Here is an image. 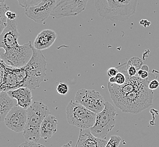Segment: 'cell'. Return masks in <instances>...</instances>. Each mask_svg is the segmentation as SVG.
<instances>
[{
  "label": "cell",
  "mask_w": 159,
  "mask_h": 147,
  "mask_svg": "<svg viewBox=\"0 0 159 147\" xmlns=\"http://www.w3.org/2000/svg\"><path fill=\"white\" fill-rule=\"evenodd\" d=\"M47 62L41 50L33 46L30 61L23 67L12 68L1 61V91H9L20 87L35 89L46 77Z\"/></svg>",
  "instance_id": "6da1fadb"
},
{
  "label": "cell",
  "mask_w": 159,
  "mask_h": 147,
  "mask_svg": "<svg viewBox=\"0 0 159 147\" xmlns=\"http://www.w3.org/2000/svg\"><path fill=\"white\" fill-rule=\"evenodd\" d=\"M19 36L16 19H8L7 27L0 34V48L5 50V53L1 55V60L12 68L24 66L30 61L33 55L31 41L19 45Z\"/></svg>",
  "instance_id": "7a4b0ae2"
},
{
  "label": "cell",
  "mask_w": 159,
  "mask_h": 147,
  "mask_svg": "<svg viewBox=\"0 0 159 147\" xmlns=\"http://www.w3.org/2000/svg\"><path fill=\"white\" fill-rule=\"evenodd\" d=\"M111 98L122 112L138 114L152 105L154 93L146 86Z\"/></svg>",
  "instance_id": "3957f363"
},
{
  "label": "cell",
  "mask_w": 159,
  "mask_h": 147,
  "mask_svg": "<svg viewBox=\"0 0 159 147\" xmlns=\"http://www.w3.org/2000/svg\"><path fill=\"white\" fill-rule=\"evenodd\" d=\"M138 0H95L99 16L112 21H125L134 14Z\"/></svg>",
  "instance_id": "277c9868"
},
{
  "label": "cell",
  "mask_w": 159,
  "mask_h": 147,
  "mask_svg": "<svg viewBox=\"0 0 159 147\" xmlns=\"http://www.w3.org/2000/svg\"><path fill=\"white\" fill-rule=\"evenodd\" d=\"M27 122L23 136L27 140L39 141L40 127L43 120L50 114L49 107L42 101H34L27 109Z\"/></svg>",
  "instance_id": "5b68a950"
},
{
  "label": "cell",
  "mask_w": 159,
  "mask_h": 147,
  "mask_svg": "<svg viewBox=\"0 0 159 147\" xmlns=\"http://www.w3.org/2000/svg\"><path fill=\"white\" fill-rule=\"evenodd\" d=\"M97 114L79 103L71 100L66 107V117L69 124L80 129H88L94 126Z\"/></svg>",
  "instance_id": "8992f818"
},
{
  "label": "cell",
  "mask_w": 159,
  "mask_h": 147,
  "mask_svg": "<svg viewBox=\"0 0 159 147\" xmlns=\"http://www.w3.org/2000/svg\"><path fill=\"white\" fill-rule=\"evenodd\" d=\"M116 110L108 101H106L104 109L97 114L94 126L90 131L97 138L105 139L108 133L115 127L116 123Z\"/></svg>",
  "instance_id": "52a82bcc"
},
{
  "label": "cell",
  "mask_w": 159,
  "mask_h": 147,
  "mask_svg": "<svg viewBox=\"0 0 159 147\" xmlns=\"http://www.w3.org/2000/svg\"><path fill=\"white\" fill-rule=\"evenodd\" d=\"M89 0H57L50 16L56 19L79 15L86 9Z\"/></svg>",
  "instance_id": "ba28073f"
},
{
  "label": "cell",
  "mask_w": 159,
  "mask_h": 147,
  "mask_svg": "<svg viewBox=\"0 0 159 147\" xmlns=\"http://www.w3.org/2000/svg\"><path fill=\"white\" fill-rule=\"evenodd\" d=\"M75 100V102L96 114L100 113L105 107L104 98L99 92L95 90L80 89L76 93Z\"/></svg>",
  "instance_id": "9c48e42d"
},
{
  "label": "cell",
  "mask_w": 159,
  "mask_h": 147,
  "mask_svg": "<svg viewBox=\"0 0 159 147\" xmlns=\"http://www.w3.org/2000/svg\"><path fill=\"white\" fill-rule=\"evenodd\" d=\"M27 118V109L16 104L7 114L4 122L8 129L16 132H21L25 130Z\"/></svg>",
  "instance_id": "30bf717a"
},
{
  "label": "cell",
  "mask_w": 159,
  "mask_h": 147,
  "mask_svg": "<svg viewBox=\"0 0 159 147\" xmlns=\"http://www.w3.org/2000/svg\"><path fill=\"white\" fill-rule=\"evenodd\" d=\"M55 4L53 0H42L36 5L25 9V14L35 22L43 23L50 16Z\"/></svg>",
  "instance_id": "8fae6325"
},
{
  "label": "cell",
  "mask_w": 159,
  "mask_h": 147,
  "mask_svg": "<svg viewBox=\"0 0 159 147\" xmlns=\"http://www.w3.org/2000/svg\"><path fill=\"white\" fill-rule=\"evenodd\" d=\"M108 141L92 134L90 129H80L75 147H106Z\"/></svg>",
  "instance_id": "7c38bea8"
},
{
  "label": "cell",
  "mask_w": 159,
  "mask_h": 147,
  "mask_svg": "<svg viewBox=\"0 0 159 147\" xmlns=\"http://www.w3.org/2000/svg\"><path fill=\"white\" fill-rule=\"evenodd\" d=\"M57 38V34L55 31L49 29L43 30L37 35L33 46L39 50L48 49L52 46Z\"/></svg>",
  "instance_id": "4fadbf2b"
},
{
  "label": "cell",
  "mask_w": 159,
  "mask_h": 147,
  "mask_svg": "<svg viewBox=\"0 0 159 147\" xmlns=\"http://www.w3.org/2000/svg\"><path fill=\"white\" fill-rule=\"evenodd\" d=\"M11 97L16 99L17 105L19 107L27 109L32 104V95L31 89L26 87H20L16 89L7 91Z\"/></svg>",
  "instance_id": "5bb4252c"
},
{
  "label": "cell",
  "mask_w": 159,
  "mask_h": 147,
  "mask_svg": "<svg viewBox=\"0 0 159 147\" xmlns=\"http://www.w3.org/2000/svg\"><path fill=\"white\" fill-rule=\"evenodd\" d=\"M58 121L56 117L49 114L43 120L40 127L41 138L43 139H49L52 138L57 131Z\"/></svg>",
  "instance_id": "9a60e30c"
},
{
  "label": "cell",
  "mask_w": 159,
  "mask_h": 147,
  "mask_svg": "<svg viewBox=\"0 0 159 147\" xmlns=\"http://www.w3.org/2000/svg\"><path fill=\"white\" fill-rule=\"evenodd\" d=\"M16 103L14 98L11 97L7 92L1 91L0 93V118L1 122L5 120L7 114L9 113L12 107L16 106Z\"/></svg>",
  "instance_id": "2e32d148"
},
{
  "label": "cell",
  "mask_w": 159,
  "mask_h": 147,
  "mask_svg": "<svg viewBox=\"0 0 159 147\" xmlns=\"http://www.w3.org/2000/svg\"><path fill=\"white\" fill-rule=\"evenodd\" d=\"M8 10H10V7L6 3H0V34L7 26L8 19L6 17V12Z\"/></svg>",
  "instance_id": "e0dca14e"
},
{
  "label": "cell",
  "mask_w": 159,
  "mask_h": 147,
  "mask_svg": "<svg viewBox=\"0 0 159 147\" xmlns=\"http://www.w3.org/2000/svg\"><path fill=\"white\" fill-rule=\"evenodd\" d=\"M126 81V76L122 72L119 71L115 77H110L109 79V82L113 84H116L117 85H122Z\"/></svg>",
  "instance_id": "ac0fdd59"
},
{
  "label": "cell",
  "mask_w": 159,
  "mask_h": 147,
  "mask_svg": "<svg viewBox=\"0 0 159 147\" xmlns=\"http://www.w3.org/2000/svg\"><path fill=\"white\" fill-rule=\"evenodd\" d=\"M19 5L25 9L35 6L40 3L42 0H17Z\"/></svg>",
  "instance_id": "d6986e66"
},
{
  "label": "cell",
  "mask_w": 159,
  "mask_h": 147,
  "mask_svg": "<svg viewBox=\"0 0 159 147\" xmlns=\"http://www.w3.org/2000/svg\"><path fill=\"white\" fill-rule=\"evenodd\" d=\"M121 140L122 139L119 136L112 135L109 141H108L106 147H118L119 146Z\"/></svg>",
  "instance_id": "ffe728a7"
},
{
  "label": "cell",
  "mask_w": 159,
  "mask_h": 147,
  "mask_svg": "<svg viewBox=\"0 0 159 147\" xmlns=\"http://www.w3.org/2000/svg\"><path fill=\"white\" fill-rule=\"evenodd\" d=\"M127 64L128 65L134 66L139 71V70H141L142 66L143 65V62L141 58L134 57H132V58H130L128 62H127Z\"/></svg>",
  "instance_id": "44dd1931"
},
{
  "label": "cell",
  "mask_w": 159,
  "mask_h": 147,
  "mask_svg": "<svg viewBox=\"0 0 159 147\" xmlns=\"http://www.w3.org/2000/svg\"><path fill=\"white\" fill-rule=\"evenodd\" d=\"M69 91V87L67 84L61 82L57 87V91L59 95H66Z\"/></svg>",
  "instance_id": "7402d4cb"
},
{
  "label": "cell",
  "mask_w": 159,
  "mask_h": 147,
  "mask_svg": "<svg viewBox=\"0 0 159 147\" xmlns=\"http://www.w3.org/2000/svg\"><path fill=\"white\" fill-rule=\"evenodd\" d=\"M19 147H46L43 144H39L36 141H25L21 143Z\"/></svg>",
  "instance_id": "603a6c76"
},
{
  "label": "cell",
  "mask_w": 159,
  "mask_h": 147,
  "mask_svg": "<svg viewBox=\"0 0 159 147\" xmlns=\"http://www.w3.org/2000/svg\"><path fill=\"white\" fill-rule=\"evenodd\" d=\"M126 65H127V73L128 74L129 76L131 77L136 76L138 74V70L134 66L128 65L127 64V62H126Z\"/></svg>",
  "instance_id": "cb8c5ba5"
},
{
  "label": "cell",
  "mask_w": 159,
  "mask_h": 147,
  "mask_svg": "<svg viewBox=\"0 0 159 147\" xmlns=\"http://www.w3.org/2000/svg\"><path fill=\"white\" fill-rule=\"evenodd\" d=\"M159 87V82L157 79H153L151 80L148 84V88L151 90H155Z\"/></svg>",
  "instance_id": "d4e9b609"
},
{
  "label": "cell",
  "mask_w": 159,
  "mask_h": 147,
  "mask_svg": "<svg viewBox=\"0 0 159 147\" xmlns=\"http://www.w3.org/2000/svg\"><path fill=\"white\" fill-rule=\"evenodd\" d=\"M119 71L117 68H110L107 71V75L108 77H115L117 74L119 73Z\"/></svg>",
  "instance_id": "484cf974"
},
{
  "label": "cell",
  "mask_w": 159,
  "mask_h": 147,
  "mask_svg": "<svg viewBox=\"0 0 159 147\" xmlns=\"http://www.w3.org/2000/svg\"><path fill=\"white\" fill-rule=\"evenodd\" d=\"M137 75L142 79H147L149 77L150 74H149V72L147 71L143 70L141 69L138 71Z\"/></svg>",
  "instance_id": "4316f807"
},
{
  "label": "cell",
  "mask_w": 159,
  "mask_h": 147,
  "mask_svg": "<svg viewBox=\"0 0 159 147\" xmlns=\"http://www.w3.org/2000/svg\"><path fill=\"white\" fill-rule=\"evenodd\" d=\"M6 16L9 20H14L16 19V12H12L10 10H8L6 12Z\"/></svg>",
  "instance_id": "83f0119b"
},
{
  "label": "cell",
  "mask_w": 159,
  "mask_h": 147,
  "mask_svg": "<svg viewBox=\"0 0 159 147\" xmlns=\"http://www.w3.org/2000/svg\"><path fill=\"white\" fill-rule=\"evenodd\" d=\"M144 23H141L140 25L143 26L144 27H148L151 25V22L147 21V20H144Z\"/></svg>",
  "instance_id": "f1b7e54d"
},
{
  "label": "cell",
  "mask_w": 159,
  "mask_h": 147,
  "mask_svg": "<svg viewBox=\"0 0 159 147\" xmlns=\"http://www.w3.org/2000/svg\"><path fill=\"white\" fill-rule=\"evenodd\" d=\"M72 141H70L67 144L62 145L61 147H72Z\"/></svg>",
  "instance_id": "f546056e"
},
{
  "label": "cell",
  "mask_w": 159,
  "mask_h": 147,
  "mask_svg": "<svg viewBox=\"0 0 159 147\" xmlns=\"http://www.w3.org/2000/svg\"><path fill=\"white\" fill-rule=\"evenodd\" d=\"M141 69H142V70H143L149 71V68H148V66H147V65H143L142 67L141 68Z\"/></svg>",
  "instance_id": "4dcf8cb0"
},
{
  "label": "cell",
  "mask_w": 159,
  "mask_h": 147,
  "mask_svg": "<svg viewBox=\"0 0 159 147\" xmlns=\"http://www.w3.org/2000/svg\"><path fill=\"white\" fill-rule=\"evenodd\" d=\"M5 3V0H0V3Z\"/></svg>",
  "instance_id": "1f68e13d"
},
{
  "label": "cell",
  "mask_w": 159,
  "mask_h": 147,
  "mask_svg": "<svg viewBox=\"0 0 159 147\" xmlns=\"http://www.w3.org/2000/svg\"><path fill=\"white\" fill-rule=\"evenodd\" d=\"M53 1H55V2H57V0H53Z\"/></svg>",
  "instance_id": "d6a6232c"
}]
</instances>
